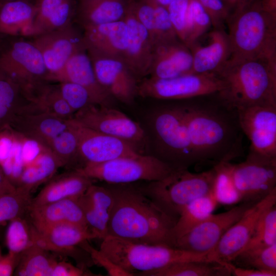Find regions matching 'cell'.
Segmentation results:
<instances>
[{
  "label": "cell",
  "mask_w": 276,
  "mask_h": 276,
  "mask_svg": "<svg viewBox=\"0 0 276 276\" xmlns=\"http://www.w3.org/2000/svg\"><path fill=\"white\" fill-rule=\"evenodd\" d=\"M46 147L58 159L62 167L71 166L80 161L78 140L71 119L70 127L52 139Z\"/></svg>",
  "instance_id": "60d3db41"
},
{
  "label": "cell",
  "mask_w": 276,
  "mask_h": 276,
  "mask_svg": "<svg viewBox=\"0 0 276 276\" xmlns=\"http://www.w3.org/2000/svg\"><path fill=\"white\" fill-rule=\"evenodd\" d=\"M89 229L98 239L108 235V224L113 205V198L106 186L93 183L79 199Z\"/></svg>",
  "instance_id": "d4e9b609"
},
{
  "label": "cell",
  "mask_w": 276,
  "mask_h": 276,
  "mask_svg": "<svg viewBox=\"0 0 276 276\" xmlns=\"http://www.w3.org/2000/svg\"><path fill=\"white\" fill-rule=\"evenodd\" d=\"M33 242L49 251L73 254L85 241L97 239L89 228L71 223H60L41 227L31 224Z\"/></svg>",
  "instance_id": "44dd1931"
},
{
  "label": "cell",
  "mask_w": 276,
  "mask_h": 276,
  "mask_svg": "<svg viewBox=\"0 0 276 276\" xmlns=\"http://www.w3.org/2000/svg\"><path fill=\"white\" fill-rule=\"evenodd\" d=\"M0 168V195L11 192L16 189Z\"/></svg>",
  "instance_id": "9f6ffc18"
},
{
  "label": "cell",
  "mask_w": 276,
  "mask_h": 276,
  "mask_svg": "<svg viewBox=\"0 0 276 276\" xmlns=\"http://www.w3.org/2000/svg\"><path fill=\"white\" fill-rule=\"evenodd\" d=\"M187 100L179 105L196 164L230 162L242 155L243 133L237 109L217 93Z\"/></svg>",
  "instance_id": "6da1fadb"
},
{
  "label": "cell",
  "mask_w": 276,
  "mask_h": 276,
  "mask_svg": "<svg viewBox=\"0 0 276 276\" xmlns=\"http://www.w3.org/2000/svg\"><path fill=\"white\" fill-rule=\"evenodd\" d=\"M32 34L38 35L71 25L75 11L74 0H38Z\"/></svg>",
  "instance_id": "1f68e13d"
},
{
  "label": "cell",
  "mask_w": 276,
  "mask_h": 276,
  "mask_svg": "<svg viewBox=\"0 0 276 276\" xmlns=\"http://www.w3.org/2000/svg\"><path fill=\"white\" fill-rule=\"evenodd\" d=\"M212 26L210 15L196 0H190L184 43L189 48Z\"/></svg>",
  "instance_id": "b9f144b4"
},
{
  "label": "cell",
  "mask_w": 276,
  "mask_h": 276,
  "mask_svg": "<svg viewBox=\"0 0 276 276\" xmlns=\"http://www.w3.org/2000/svg\"><path fill=\"white\" fill-rule=\"evenodd\" d=\"M2 255H1V248H0V258L1 257Z\"/></svg>",
  "instance_id": "6125c7cd"
},
{
  "label": "cell",
  "mask_w": 276,
  "mask_h": 276,
  "mask_svg": "<svg viewBox=\"0 0 276 276\" xmlns=\"http://www.w3.org/2000/svg\"><path fill=\"white\" fill-rule=\"evenodd\" d=\"M32 42L42 55L48 81H52L74 54L86 49L83 35L71 25L38 35Z\"/></svg>",
  "instance_id": "ac0fdd59"
},
{
  "label": "cell",
  "mask_w": 276,
  "mask_h": 276,
  "mask_svg": "<svg viewBox=\"0 0 276 276\" xmlns=\"http://www.w3.org/2000/svg\"><path fill=\"white\" fill-rule=\"evenodd\" d=\"M71 119L82 126L127 142L140 153V149L146 142L141 126L109 106L90 104L76 112Z\"/></svg>",
  "instance_id": "7c38bea8"
},
{
  "label": "cell",
  "mask_w": 276,
  "mask_h": 276,
  "mask_svg": "<svg viewBox=\"0 0 276 276\" xmlns=\"http://www.w3.org/2000/svg\"><path fill=\"white\" fill-rule=\"evenodd\" d=\"M88 241L87 240L83 242L79 246L89 255L93 263L104 268L108 275H134L119 266L100 249L98 250L91 246Z\"/></svg>",
  "instance_id": "c3c4849f"
},
{
  "label": "cell",
  "mask_w": 276,
  "mask_h": 276,
  "mask_svg": "<svg viewBox=\"0 0 276 276\" xmlns=\"http://www.w3.org/2000/svg\"><path fill=\"white\" fill-rule=\"evenodd\" d=\"M59 88L62 97L74 113L90 104H95L88 91L81 85L65 81L60 82Z\"/></svg>",
  "instance_id": "bcb514c9"
},
{
  "label": "cell",
  "mask_w": 276,
  "mask_h": 276,
  "mask_svg": "<svg viewBox=\"0 0 276 276\" xmlns=\"http://www.w3.org/2000/svg\"><path fill=\"white\" fill-rule=\"evenodd\" d=\"M7 37H4L0 35V53L6 42V38Z\"/></svg>",
  "instance_id": "91938a15"
},
{
  "label": "cell",
  "mask_w": 276,
  "mask_h": 276,
  "mask_svg": "<svg viewBox=\"0 0 276 276\" xmlns=\"http://www.w3.org/2000/svg\"><path fill=\"white\" fill-rule=\"evenodd\" d=\"M97 275L86 270L84 267L75 266L65 261L57 262L52 270L51 276H88Z\"/></svg>",
  "instance_id": "816d5d0a"
},
{
  "label": "cell",
  "mask_w": 276,
  "mask_h": 276,
  "mask_svg": "<svg viewBox=\"0 0 276 276\" xmlns=\"http://www.w3.org/2000/svg\"><path fill=\"white\" fill-rule=\"evenodd\" d=\"M37 4L29 0L0 3V35L4 37L32 34Z\"/></svg>",
  "instance_id": "f546056e"
},
{
  "label": "cell",
  "mask_w": 276,
  "mask_h": 276,
  "mask_svg": "<svg viewBox=\"0 0 276 276\" xmlns=\"http://www.w3.org/2000/svg\"><path fill=\"white\" fill-rule=\"evenodd\" d=\"M232 275L235 276H275L276 272L254 268L236 266L233 264Z\"/></svg>",
  "instance_id": "db71d44e"
},
{
  "label": "cell",
  "mask_w": 276,
  "mask_h": 276,
  "mask_svg": "<svg viewBox=\"0 0 276 276\" xmlns=\"http://www.w3.org/2000/svg\"><path fill=\"white\" fill-rule=\"evenodd\" d=\"M193 56L179 39L154 47L150 77L167 79L190 74Z\"/></svg>",
  "instance_id": "cb8c5ba5"
},
{
  "label": "cell",
  "mask_w": 276,
  "mask_h": 276,
  "mask_svg": "<svg viewBox=\"0 0 276 276\" xmlns=\"http://www.w3.org/2000/svg\"><path fill=\"white\" fill-rule=\"evenodd\" d=\"M77 198H67L29 206L27 212L29 221L35 227L71 223L89 228Z\"/></svg>",
  "instance_id": "83f0119b"
},
{
  "label": "cell",
  "mask_w": 276,
  "mask_h": 276,
  "mask_svg": "<svg viewBox=\"0 0 276 276\" xmlns=\"http://www.w3.org/2000/svg\"><path fill=\"white\" fill-rule=\"evenodd\" d=\"M101 240L100 249L134 275L179 262L212 260L210 253H196L167 245L135 243L110 235Z\"/></svg>",
  "instance_id": "5b68a950"
},
{
  "label": "cell",
  "mask_w": 276,
  "mask_h": 276,
  "mask_svg": "<svg viewBox=\"0 0 276 276\" xmlns=\"http://www.w3.org/2000/svg\"><path fill=\"white\" fill-rule=\"evenodd\" d=\"M218 204L212 192L187 204L180 214L172 229V247L177 238L213 214Z\"/></svg>",
  "instance_id": "8d00e7d4"
},
{
  "label": "cell",
  "mask_w": 276,
  "mask_h": 276,
  "mask_svg": "<svg viewBox=\"0 0 276 276\" xmlns=\"http://www.w3.org/2000/svg\"><path fill=\"white\" fill-rule=\"evenodd\" d=\"M71 122L77 135L79 158L83 162L82 166L141 154L127 142L82 126L73 119Z\"/></svg>",
  "instance_id": "2e32d148"
},
{
  "label": "cell",
  "mask_w": 276,
  "mask_h": 276,
  "mask_svg": "<svg viewBox=\"0 0 276 276\" xmlns=\"http://www.w3.org/2000/svg\"><path fill=\"white\" fill-rule=\"evenodd\" d=\"M62 167L58 159L47 147L36 160L25 168L16 188L31 194L38 186L51 179Z\"/></svg>",
  "instance_id": "836d02e7"
},
{
  "label": "cell",
  "mask_w": 276,
  "mask_h": 276,
  "mask_svg": "<svg viewBox=\"0 0 276 276\" xmlns=\"http://www.w3.org/2000/svg\"><path fill=\"white\" fill-rule=\"evenodd\" d=\"M155 3L164 7H167L174 0H153Z\"/></svg>",
  "instance_id": "680465c9"
},
{
  "label": "cell",
  "mask_w": 276,
  "mask_h": 276,
  "mask_svg": "<svg viewBox=\"0 0 276 276\" xmlns=\"http://www.w3.org/2000/svg\"><path fill=\"white\" fill-rule=\"evenodd\" d=\"M216 74L224 82L218 95L228 105L237 109L255 105L276 106V60H228Z\"/></svg>",
  "instance_id": "3957f363"
},
{
  "label": "cell",
  "mask_w": 276,
  "mask_h": 276,
  "mask_svg": "<svg viewBox=\"0 0 276 276\" xmlns=\"http://www.w3.org/2000/svg\"><path fill=\"white\" fill-rule=\"evenodd\" d=\"M71 119L40 112H21L9 126L28 138L46 145L60 133L68 129Z\"/></svg>",
  "instance_id": "484cf974"
},
{
  "label": "cell",
  "mask_w": 276,
  "mask_h": 276,
  "mask_svg": "<svg viewBox=\"0 0 276 276\" xmlns=\"http://www.w3.org/2000/svg\"><path fill=\"white\" fill-rule=\"evenodd\" d=\"M106 186L113 198L108 235L135 243L172 247V232L177 219L165 213L137 186Z\"/></svg>",
  "instance_id": "7a4b0ae2"
},
{
  "label": "cell",
  "mask_w": 276,
  "mask_h": 276,
  "mask_svg": "<svg viewBox=\"0 0 276 276\" xmlns=\"http://www.w3.org/2000/svg\"><path fill=\"white\" fill-rule=\"evenodd\" d=\"M152 127L157 157L175 169H188L196 164L179 104L157 109L152 118Z\"/></svg>",
  "instance_id": "52a82bcc"
},
{
  "label": "cell",
  "mask_w": 276,
  "mask_h": 276,
  "mask_svg": "<svg viewBox=\"0 0 276 276\" xmlns=\"http://www.w3.org/2000/svg\"><path fill=\"white\" fill-rule=\"evenodd\" d=\"M35 243L20 255L14 275L18 276H51L57 262L49 253Z\"/></svg>",
  "instance_id": "74e56055"
},
{
  "label": "cell",
  "mask_w": 276,
  "mask_h": 276,
  "mask_svg": "<svg viewBox=\"0 0 276 276\" xmlns=\"http://www.w3.org/2000/svg\"><path fill=\"white\" fill-rule=\"evenodd\" d=\"M215 177L214 167L200 173L176 169L162 179L137 187L165 213L177 219L190 202L212 192Z\"/></svg>",
  "instance_id": "8992f818"
},
{
  "label": "cell",
  "mask_w": 276,
  "mask_h": 276,
  "mask_svg": "<svg viewBox=\"0 0 276 276\" xmlns=\"http://www.w3.org/2000/svg\"><path fill=\"white\" fill-rule=\"evenodd\" d=\"M275 243H276V206L275 204H274L265 210L261 215L251 237L244 249L268 246Z\"/></svg>",
  "instance_id": "7bdbcfd3"
},
{
  "label": "cell",
  "mask_w": 276,
  "mask_h": 276,
  "mask_svg": "<svg viewBox=\"0 0 276 276\" xmlns=\"http://www.w3.org/2000/svg\"><path fill=\"white\" fill-rule=\"evenodd\" d=\"M87 53L100 85L112 98L125 104H131L137 95L138 79L124 60Z\"/></svg>",
  "instance_id": "d6986e66"
},
{
  "label": "cell",
  "mask_w": 276,
  "mask_h": 276,
  "mask_svg": "<svg viewBox=\"0 0 276 276\" xmlns=\"http://www.w3.org/2000/svg\"><path fill=\"white\" fill-rule=\"evenodd\" d=\"M236 266L276 272V243L268 246L245 248L232 262Z\"/></svg>",
  "instance_id": "ab89813d"
},
{
  "label": "cell",
  "mask_w": 276,
  "mask_h": 276,
  "mask_svg": "<svg viewBox=\"0 0 276 276\" xmlns=\"http://www.w3.org/2000/svg\"><path fill=\"white\" fill-rule=\"evenodd\" d=\"M276 204V190L265 198L254 203L224 233L209 254L212 260L232 263L245 247L261 215Z\"/></svg>",
  "instance_id": "9a60e30c"
},
{
  "label": "cell",
  "mask_w": 276,
  "mask_h": 276,
  "mask_svg": "<svg viewBox=\"0 0 276 276\" xmlns=\"http://www.w3.org/2000/svg\"><path fill=\"white\" fill-rule=\"evenodd\" d=\"M260 1L265 10L276 15V0H260Z\"/></svg>",
  "instance_id": "6f0895ef"
},
{
  "label": "cell",
  "mask_w": 276,
  "mask_h": 276,
  "mask_svg": "<svg viewBox=\"0 0 276 276\" xmlns=\"http://www.w3.org/2000/svg\"><path fill=\"white\" fill-rule=\"evenodd\" d=\"M210 16L214 29H224L229 16V11L223 0H196Z\"/></svg>",
  "instance_id": "f907efd6"
},
{
  "label": "cell",
  "mask_w": 276,
  "mask_h": 276,
  "mask_svg": "<svg viewBox=\"0 0 276 276\" xmlns=\"http://www.w3.org/2000/svg\"><path fill=\"white\" fill-rule=\"evenodd\" d=\"M52 81H69L82 85L88 91L96 104L109 106L112 98L98 81L86 49L74 54Z\"/></svg>",
  "instance_id": "603a6c76"
},
{
  "label": "cell",
  "mask_w": 276,
  "mask_h": 276,
  "mask_svg": "<svg viewBox=\"0 0 276 276\" xmlns=\"http://www.w3.org/2000/svg\"><path fill=\"white\" fill-rule=\"evenodd\" d=\"M151 1L155 12L154 47L179 39L170 20L167 8Z\"/></svg>",
  "instance_id": "7dc6e473"
},
{
  "label": "cell",
  "mask_w": 276,
  "mask_h": 276,
  "mask_svg": "<svg viewBox=\"0 0 276 276\" xmlns=\"http://www.w3.org/2000/svg\"><path fill=\"white\" fill-rule=\"evenodd\" d=\"M131 0H80L78 18L83 28L124 19Z\"/></svg>",
  "instance_id": "4dcf8cb0"
},
{
  "label": "cell",
  "mask_w": 276,
  "mask_h": 276,
  "mask_svg": "<svg viewBox=\"0 0 276 276\" xmlns=\"http://www.w3.org/2000/svg\"><path fill=\"white\" fill-rule=\"evenodd\" d=\"M223 80L215 73H194L167 78H145L138 83L137 95L161 100H187L218 93Z\"/></svg>",
  "instance_id": "30bf717a"
},
{
  "label": "cell",
  "mask_w": 276,
  "mask_h": 276,
  "mask_svg": "<svg viewBox=\"0 0 276 276\" xmlns=\"http://www.w3.org/2000/svg\"><path fill=\"white\" fill-rule=\"evenodd\" d=\"M38 1V0H37Z\"/></svg>",
  "instance_id": "be15d7a7"
},
{
  "label": "cell",
  "mask_w": 276,
  "mask_h": 276,
  "mask_svg": "<svg viewBox=\"0 0 276 276\" xmlns=\"http://www.w3.org/2000/svg\"><path fill=\"white\" fill-rule=\"evenodd\" d=\"M84 29L83 37L87 52L123 59L128 40L124 19Z\"/></svg>",
  "instance_id": "7402d4cb"
},
{
  "label": "cell",
  "mask_w": 276,
  "mask_h": 276,
  "mask_svg": "<svg viewBox=\"0 0 276 276\" xmlns=\"http://www.w3.org/2000/svg\"><path fill=\"white\" fill-rule=\"evenodd\" d=\"M241 202L256 203L276 190V158L249 151L245 160L231 165Z\"/></svg>",
  "instance_id": "8fae6325"
},
{
  "label": "cell",
  "mask_w": 276,
  "mask_h": 276,
  "mask_svg": "<svg viewBox=\"0 0 276 276\" xmlns=\"http://www.w3.org/2000/svg\"><path fill=\"white\" fill-rule=\"evenodd\" d=\"M25 111L40 112L65 119H72L74 112L62 97L58 86L41 85L28 99Z\"/></svg>",
  "instance_id": "e575fe53"
},
{
  "label": "cell",
  "mask_w": 276,
  "mask_h": 276,
  "mask_svg": "<svg viewBox=\"0 0 276 276\" xmlns=\"http://www.w3.org/2000/svg\"><path fill=\"white\" fill-rule=\"evenodd\" d=\"M131 2L124 18L128 40L123 60L138 79L150 74L154 43L148 31L135 16Z\"/></svg>",
  "instance_id": "ffe728a7"
},
{
  "label": "cell",
  "mask_w": 276,
  "mask_h": 276,
  "mask_svg": "<svg viewBox=\"0 0 276 276\" xmlns=\"http://www.w3.org/2000/svg\"><path fill=\"white\" fill-rule=\"evenodd\" d=\"M233 264L216 260H194L174 263L160 269L138 272L142 276H230Z\"/></svg>",
  "instance_id": "d6a6232c"
},
{
  "label": "cell",
  "mask_w": 276,
  "mask_h": 276,
  "mask_svg": "<svg viewBox=\"0 0 276 276\" xmlns=\"http://www.w3.org/2000/svg\"><path fill=\"white\" fill-rule=\"evenodd\" d=\"M20 255L11 252L0 258V276H11L14 273Z\"/></svg>",
  "instance_id": "f5cc1de1"
},
{
  "label": "cell",
  "mask_w": 276,
  "mask_h": 276,
  "mask_svg": "<svg viewBox=\"0 0 276 276\" xmlns=\"http://www.w3.org/2000/svg\"><path fill=\"white\" fill-rule=\"evenodd\" d=\"M190 0H174L167 7L169 16L176 33L184 42L187 24V15Z\"/></svg>",
  "instance_id": "681fc988"
},
{
  "label": "cell",
  "mask_w": 276,
  "mask_h": 276,
  "mask_svg": "<svg viewBox=\"0 0 276 276\" xmlns=\"http://www.w3.org/2000/svg\"><path fill=\"white\" fill-rule=\"evenodd\" d=\"M16 0H0V3Z\"/></svg>",
  "instance_id": "94428289"
},
{
  "label": "cell",
  "mask_w": 276,
  "mask_h": 276,
  "mask_svg": "<svg viewBox=\"0 0 276 276\" xmlns=\"http://www.w3.org/2000/svg\"><path fill=\"white\" fill-rule=\"evenodd\" d=\"M46 148L10 127L0 131V168L15 188L25 168Z\"/></svg>",
  "instance_id": "e0dca14e"
},
{
  "label": "cell",
  "mask_w": 276,
  "mask_h": 276,
  "mask_svg": "<svg viewBox=\"0 0 276 276\" xmlns=\"http://www.w3.org/2000/svg\"><path fill=\"white\" fill-rule=\"evenodd\" d=\"M231 54L228 60L267 58L276 60V15L260 0L229 15L226 21Z\"/></svg>",
  "instance_id": "277c9868"
},
{
  "label": "cell",
  "mask_w": 276,
  "mask_h": 276,
  "mask_svg": "<svg viewBox=\"0 0 276 276\" xmlns=\"http://www.w3.org/2000/svg\"><path fill=\"white\" fill-rule=\"evenodd\" d=\"M210 42L201 46L197 42L191 45L193 64L190 74L215 73L228 60L231 48L224 29H214L210 33Z\"/></svg>",
  "instance_id": "4316f807"
},
{
  "label": "cell",
  "mask_w": 276,
  "mask_h": 276,
  "mask_svg": "<svg viewBox=\"0 0 276 276\" xmlns=\"http://www.w3.org/2000/svg\"><path fill=\"white\" fill-rule=\"evenodd\" d=\"M175 169L155 155L140 154L101 163L86 164L76 170L93 180L121 184L158 180Z\"/></svg>",
  "instance_id": "ba28073f"
},
{
  "label": "cell",
  "mask_w": 276,
  "mask_h": 276,
  "mask_svg": "<svg viewBox=\"0 0 276 276\" xmlns=\"http://www.w3.org/2000/svg\"><path fill=\"white\" fill-rule=\"evenodd\" d=\"M0 71L15 81L28 97L48 81L42 55L33 42L6 41L0 53Z\"/></svg>",
  "instance_id": "9c48e42d"
},
{
  "label": "cell",
  "mask_w": 276,
  "mask_h": 276,
  "mask_svg": "<svg viewBox=\"0 0 276 276\" xmlns=\"http://www.w3.org/2000/svg\"><path fill=\"white\" fill-rule=\"evenodd\" d=\"M93 183V179L78 171L52 177L38 194L32 198L30 206H36L67 199L77 198Z\"/></svg>",
  "instance_id": "f1b7e54d"
},
{
  "label": "cell",
  "mask_w": 276,
  "mask_h": 276,
  "mask_svg": "<svg viewBox=\"0 0 276 276\" xmlns=\"http://www.w3.org/2000/svg\"><path fill=\"white\" fill-rule=\"evenodd\" d=\"M237 110L241 128L250 142L249 151L276 158V106L255 105Z\"/></svg>",
  "instance_id": "5bb4252c"
},
{
  "label": "cell",
  "mask_w": 276,
  "mask_h": 276,
  "mask_svg": "<svg viewBox=\"0 0 276 276\" xmlns=\"http://www.w3.org/2000/svg\"><path fill=\"white\" fill-rule=\"evenodd\" d=\"M6 234L8 251L20 255L33 243L31 223L22 217L9 221Z\"/></svg>",
  "instance_id": "ee69618b"
},
{
  "label": "cell",
  "mask_w": 276,
  "mask_h": 276,
  "mask_svg": "<svg viewBox=\"0 0 276 276\" xmlns=\"http://www.w3.org/2000/svg\"><path fill=\"white\" fill-rule=\"evenodd\" d=\"M28 102L19 84L0 71V131L11 125Z\"/></svg>",
  "instance_id": "d590c367"
},
{
  "label": "cell",
  "mask_w": 276,
  "mask_h": 276,
  "mask_svg": "<svg viewBox=\"0 0 276 276\" xmlns=\"http://www.w3.org/2000/svg\"><path fill=\"white\" fill-rule=\"evenodd\" d=\"M227 7L229 15L250 3L253 0H223Z\"/></svg>",
  "instance_id": "11a10c76"
},
{
  "label": "cell",
  "mask_w": 276,
  "mask_h": 276,
  "mask_svg": "<svg viewBox=\"0 0 276 276\" xmlns=\"http://www.w3.org/2000/svg\"><path fill=\"white\" fill-rule=\"evenodd\" d=\"M254 203L242 202L227 211L212 214L177 238L173 247L196 253H210L227 229Z\"/></svg>",
  "instance_id": "4fadbf2b"
},
{
  "label": "cell",
  "mask_w": 276,
  "mask_h": 276,
  "mask_svg": "<svg viewBox=\"0 0 276 276\" xmlns=\"http://www.w3.org/2000/svg\"><path fill=\"white\" fill-rule=\"evenodd\" d=\"M32 198L31 194L18 188L0 195V225L27 213Z\"/></svg>",
  "instance_id": "f6af8a7d"
},
{
  "label": "cell",
  "mask_w": 276,
  "mask_h": 276,
  "mask_svg": "<svg viewBox=\"0 0 276 276\" xmlns=\"http://www.w3.org/2000/svg\"><path fill=\"white\" fill-rule=\"evenodd\" d=\"M230 162H222L214 165L215 177L212 193L218 204L232 205L241 202L231 174Z\"/></svg>",
  "instance_id": "f35d334b"
}]
</instances>
